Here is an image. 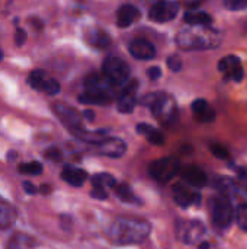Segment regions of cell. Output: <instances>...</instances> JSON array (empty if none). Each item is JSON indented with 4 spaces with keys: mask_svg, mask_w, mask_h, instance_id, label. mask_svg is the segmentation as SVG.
Instances as JSON below:
<instances>
[{
    "mask_svg": "<svg viewBox=\"0 0 247 249\" xmlns=\"http://www.w3.org/2000/svg\"><path fill=\"white\" fill-rule=\"evenodd\" d=\"M151 226L147 220L135 217H118L109 228L108 236L115 245H134L150 235Z\"/></svg>",
    "mask_w": 247,
    "mask_h": 249,
    "instance_id": "6da1fadb",
    "label": "cell"
},
{
    "mask_svg": "<svg viewBox=\"0 0 247 249\" xmlns=\"http://www.w3.org/2000/svg\"><path fill=\"white\" fill-rule=\"evenodd\" d=\"M141 104L144 107H148L153 112V115L163 124H172L176 121L178 111L170 96H167L163 92H154L143 96Z\"/></svg>",
    "mask_w": 247,
    "mask_h": 249,
    "instance_id": "7a4b0ae2",
    "label": "cell"
},
{
    "mask_svg": "<svg viewBox=\"0 0 247 249\" xmlns=\"http://www.w3.org/2000/svg\"><path fill=\"white\" fill-rule=\"evenodd\" d=\"M211 219L215 228L229 229L234 219V210L226 194L215 196L211 201Z\"/></svg>",
    "mask_w": 247,
    "mask_h": 249,
    "instance_id": "3957f363",
    "label": "cell"
},
{
    "mask_svg": "<svg viewBox=\"0 0 247 249\" xmlns=\"http://www.w3.org/2000/svg\"><path fill=\"white\" fill-rule=\"evenodd\" d=\"M102 73L116 88V86H121L128 82L130 66L127 64L125 60H122L116 55H109L105 58V61L102 64Z\"/></svg>",
    "mask_w": 247,
    "mask_h": 249,
    "instance_id": "277c9868",
    "label": "cell"
},
{
    "mask_svg": "<svg viewBox=\"0 0 247 249\" xmlns=\"http://www.w3.org/2000/svg\"><path fill=\"white\" fill-rule=\"evenodd\" d=\"M148 172L157 182L166 184L181 172V162L173 156L162 158L150 163Z\"/></svg>",
    "mask_w": 247,
    "mask_h": 249,
    "instance_id": "5b68a950",
    "label": "cell"
},
{
    "mask_svg": "<svg viewBox=\"0 0 247 249\" xmlns=\"http://www.w3.org/2000/svg\"><path fill=\"white\" fill-rule=\"evenodd\" d=\"M84 88H86V92L96 95V96H100V98H105L108 101H112V98H114L115 86L109 82V79L103 73L89 74L86 77Z\"/></svg>",
    "mask_w": 247,
    "mask_h": 249,
    "instance_id": "8992f818",
    "label": "cell"
},
{
    "mask_svg": "<svg viewBox=\"0 0 247 249\" xmlns=\"http://www.w3.org/2000/svg\"><path fill=\"white\" fill-rule=\"evenodd\" d=\"M204 232H205L204 225L197 222V220H189V222L179 220L178 225H176V235H178V238L183 244H188V245L197 244L199 241V238L204 235Z\"/></svg>",
    "mask_w": 247,
    "mask_h": 249,
    "instance_id": "52a82bcc",
    "label": "cell"
},
{
    "mask_svg": "<svg viewBox=\"0 0 247 249\" xmlns=\"http://www.w3.org/2000/svg\"><path fill=\"white\" fill-rule=\"evenodd\" d=\"M178 12H179V3L169 1V0H162V1L151 6L148 16L154 22L165 23V22H169V20L175 19L178 16Z\"/></svg>",
    "mask_w": 247,
    "mask_h": 249,
    "instance_id": "ba28073f",
    "label": "cell"
},
{
    "mask_svg": "<svg viewBox=\"0 0 247 249\" xmlns=\"http://www.w3.org/2000/svg\"><path fill=\"white\" fill-rule=\"evenodd\" d=\"M52 109H54L55 115L63 121V124H64L71 133L76 131V130L83 128L82 117H80V114H79L74 108H71V107H68V105H66V104L57 102V104L52 107Z\"/></svg>",
    "mask_w": 247,
    "mask_h": 249,
    "instance_id": "9c48e42d",
    "label": "cell"
},
{
    "mask_svg": "<svg viewBox=\"0 0 247 249\" xmlns=\"http://www.w3.org/2000/svg\"><path fill=\"white\" fill-rule=\"evenodd\" d=\"M173 198L176 204L182 209H188L191 206H199L201 204V194L191 191L186 185L178 182L173 185Z\"/></svg>",
    "mask_w": 247,
    "mask_h": 249,
    "instance_id": "30bf717a",
    "label": "cell"
},
{
    "mask_svg": "<svg viewBox=\"0 0 247 249\" xmlns=\"http://www.w3.org/2000/svg\"><path fill=\"white\" fill-rule=\"evenodd\" d=\"M137 89H138L137 80H130V83L125 85V88L122 89V92L118 98V111L119 112L130 114L134 111V108L137 105V99H135Z\"/></svg>",
    "mask_w": 247,
    "mask_h": 249,
    "instance_id": "8fae6325",
    "label": "cell"
},
{
    "mask_svg": "<svg viewBox=\"0 0 247 249\" xmlns=\"http://www.w3.org/2000/svg\"><path fill=\"white\" fill-rule=\"evenodd\" d=\"M218 70L226 74L227 79H231L234 82H242L243 79V66L239 57L236 55H227L218 63Z\"/></svg>",
    "mask_w": 247,
    "mask_h": 249,
    "instance_id": "7c38bea8",
    "label": "cell"
},
{
    "mask_svg": "<svg viewBox=\"0 0 247 249\" xmlns=\"http://www.w3.org/2000/svg\"><path fill=\"white\" fill-rule=\"evenodd\" d=\"M128 51L130 54L137 58V60H153L157 54L156 51V47L147 41V39H143V38H137V39H132L128 45Z\"/></svg>",
    "mask_w": 247,
    "mask_h": 249,
    "instance_id": "4fadbf2b",
    "label": "cell"
},
{
    "mask_svg": "<svg viewBox=\"0 0 247 249\" xmlns=\"http://www.w3.org/2000/svg\"><path fill=\"white\" fill-rule=\"evenodd\" d=\"M98 150L103 156L118 159V158L124 156V153L127 152V144H125V142L122 139L106 137L102 143L98 144Z\"/></svg>",
    "mask_w": 247,
    "mask_h": 249,
    "instance_id": "5bb4252c",
    "label": "cell"
},
{
    "mask_svg": "<svg viewBox=\"0 0 247 249\" xmlns=\"http://www.w3.org/2000/svg\"><path fill=\"white\" fill-rule=\"evenodd\" d=\"M181 175L189 185H192L195 188H202L208 184V178H207L205 172L199 166H195V165L185 166L181 171Z\"/></svg>",
    "mask_w": 247,
    "mask_h": 249,
    "instance_id": "9a60e30c",
    "label": "cell"
},
{
    "mask_svg": "<svg viewBox=\"0 0 247 249\" xmlns=\"http://www.w3.org/2000/svg\"><path fill=\"white\" fill-rule=\"evenodd\" d=\"M192 112L199 123H213L215 120V111L205 99L194 101L192 102Z\"/></svg>",
    "mask_w": 247,
    "mask_h": 249,
    "instance_id": "2e32d148",
    "label": "cell"
},
{
    "mask_svg": "<svg viewBox=\"0 0 247 249\" xmlns=\"http://www.w3.org/2000/svg\"><path fill=\"white\" fill-rule=\"evenodd\" d=\"M16 222V210L15 207L0 196V231H6L12 228Z\"/></svg>",
    "mask_w": 247,
    "mask_h": 249,
    "instance_id": "e0dca14e",
    "label": "cell"
},
{
    "mask_svg": "<svg viewBox=\"0 0 247 249\" xmlns=\"http://www.w3.org/2000/svg\"><path fill=\"white\" fill-rule=\"evenodd\" d=\"M138 15H140V12L135 6L122 4L116 12V25L119 28H128L130 25H132L135 22Z\"/></svg>",
    "mask_w": 247,
    "mask_h": 249,
    "instance_id": "ac0fdd59",
    "label": "cell"
},
{
    "mask_svg": "<svg viewBox=\"0 0 247 249\" xmlns=\"http://www.w3.org/2000/svg\"><path fill=\"white\" fill-rule=\"evenodd\" d=\"M86 41L96 50H105L111 44L109 35L100 28H92L86 34Z\"/></svg>",
    "mask_w": 247,
    "mask_h": 249,
    "instance_id": "d6986e66",
    "label": "cell"
},
{
    "mask_svg": "<svg viewBox=\"0 0 247 249\" xmlns=\"http://www.w3.org/2000/svg\"><path fill=\"white\" fill-rule=\"evenodd\" d=\"M61 178L71 187H82L87 179V174L80 168L66 166L61 172Z\"/></svg>",
    "mask_w": 247,
    "mask_h": 249,
    "instance_id": "ffe728a7",
    "label": "cell"
},
{
    "mask_svg": "<svg viewBox=\"0 0 247 249\" xmlns=\"http://www.w3.org/2000/svg\"><path fill=\"white\" fill-rule=\"evenodd\" d=\"M137 133L138 134H143L147 137V140L154 144V146H162L165 143V136L160 130L148 125V124H138L137 125Z\"/></svg>",
    "mask_w": 247,
    "mask_h": 249,
    "instance_id": "44dd1931",
    "label": "cell"
},
{
    "mask_svg": "<svg viewBox=\"0 0 247 249\" xmlns=\"http://www.w3.org/2000/svg\"><path fill=\"white\" fill-rule=\"evenodd\" d=\"M183 20L189 25L195 26H210L211 25V16L205 12H194L188 10L183 16Z\"/></svg>",
    "mask_w": 247,
    "mask_h": 249,
    "instance_id": "7402d4cb",
    "label": "cell"
},
{
    "mask_svg": "<svg viewBox=\"0 0 247 249\" xmlns=\"http://www.w3.org/2000/svg\"><path fill=\"white\" fill-rule=\"evenodd\" d=\"M114 191H115V196L124 201V203H128V204H140L141 201L135 197V194L131 191V188L125 184H116L114 187Z\"/></svg>",
    "mask_w": 247,
    "mask_h": 249,
    "instance_id": "603a6c76",
    "label": "cell"
},
{
    "mask_svg": "<svg viewBox=\"0 0 247 249\" xmlns=\"http://www.w3.org/2000/svg\"><path fill=\"white\" fill-rule=\"evenodd\" d=\"M92 185L93 187H102V188L108 190V188H114L116 185V181L109 174H96L92 177Z\"/></svg>",
    "mask_w": 247,
    "mask_h": 249,
    "instance_id": "cb8c5ba5",
    "label": "cell"
},
{
    "mask_svg": "<svg viewBox=\"0 0 247 249\" xmlns=\"http://www.w3.org/2000/svg\"><path fill=\"white\" fill-rule=\"evenodd\" d=\"M47 79H48V76H47L42 70H33V71L29 74V77H28V83H29L33 89L42 90V89H44V85H45V82H47Z\"/></svg>",
    "mask_w": 247,
    "mask_h": 249,
    "instance_id": "d4e9b609",
    "label": "cell"
},
{
    "mask_svg": "<svg viewBox=\"0 0 247 249\" xmlns=\"http://www.w3.org/2000/svg\"><path fill=\"white\" fill-rule=\"evenodd\" d=\"M234 219H236V223L237 226L243 231L247 232V203L240 204L236 212H234Z\"/></svg>",
    "mask_w": 247,
    "mask_h": 249,
    "instance_id": "484cf974",
    "label": "cell"
},
{
    "mask_svg": "<svg viewBox=\"0 0 247 249\" xmlns=\"http://www.w3.org/2000/svg\"><path fill=\"white\" fill-rule=\"evenodd\" d=\"M19 172L25 174V175H39V174H42V165L39 162H36V160L20 163L19 165Z\"/></svg>",
    "mask_w": 247,
    "mask_h": 249,
    "instance_id": "4316f807",
    "label": "cell"
},
{
    "mask_svg": "<svg viewBox=\"0 0 247 249\" xmlns=\"http://www.w3.org/2000/svg\"><path fill=\"white\" fill-rule=\"evenodd\" d=\"M79 102L86 104V105H108L111 101L100 98V96H96V95H92L89 92H84L79 96Z\"/></svg>",
    "mask_w": 247,
    "mask_h": 249,
    "instance_id": "83f0119b",
    "label": "cell"
},
{
    "mask_svg": "<svg viewBox=\"0 0 247 249\" xmlns=\"http://www.w3.org/2000/svg\"><path fill=\"white\" fill-rule=\"evenodd\" d=\"M60 83L55 80V79H51V77H48L47 79V82H45V85H44V92L45 93H48V95H57L58 92H60Z\"/></svg>",
    "mask_w": 247,
    "mask_h": 249,
    "instance_id": "f1b7e54d",
    "label": "cell"
},
{
    "mask_svg": "<svg viewBox=\"0 0 247 249\" xmlns=\"http://www.w3.org/2000/svg\"><path fill=\"white\" fill-rule=\"evenodd\" d=\"M26 238L25 236H19V235H16V236H13L12 239H10V242L7 244V247L6 249H26Z\"/></svg>",
    "mask_w": 247,
    "mask_h": 249,
    "instance_id": "f546056e",
    "label": "cell"
},
{
    "mask_svg": "<svg viewBox=\"0 0 247 249\" xmlns=\"http://www.w3.org/2000/svg\"><path fill=\"white\" fill-rule=\"evenodd\" d=\"M167 67L173 71V73H178L182 70V58L176 54H172L169 58H167Z\"/></svg>",
    "mask_w": 247,
    "mask_h": 249,
    "instance_id": "4dcf8cb0",
    "label": "cell"
},
{
    "mask_svg": "<svg viewBox=\"0 0 247 249\" xmlns=\"http://www.w3.org/2000/svg\"><path fill=\"white\" fill-rule=\"evenodd\" d=\"M211 152L215 158L218 159H229V150L223 146V144H211Z\"/></svg>",
    "mask_w": 247,
    "mask_h": 249,
    "instance_id": "1f68e13d",
    "label": "cell"
},
{
    "mask_svg": "<svg viewBox=\"0 0 247 249\" xmlns=\"http://www.w3.org/2000/svg\"><path fill=\"white\" fill-rule=\"evenodd\" d=\"M226 6L230 10H243L247 9V0H224Z\"/></svg>",
    "mask_w": 247,
    "mask_h": 249,
    "instance_id": "d6a6232c",
    "label": "cell"
},
{
    "mask_svg": "<svg viewBox=\"0 0 247 249\" xmlns=\"http://www.w3.org/2000/svg\"><path fill=\"white\" fill-rule=\"evenodd\" d=\"M90 196H92L93 198H96V200H106V198H108V193H106V190L102 188V187H93Z\"/></svg>",
    "mask_w": 247,
    "mask_h": 249,
    "instance_id": "836d02e7",
    "label": "cell"
},
{
    "mask_svg": "<svg viewBox=\"0 0 247 249\" xmlns=\"http://www.w3.org/2000/svg\"><path fill=\"white\" fill-rule=\"evenodd\" d=\"M26 36H28V34H26V31L25 29H16V34H15V44L17 45V47H20V45H23L25 42H26Z\"/></svg>",
    "mask_w": 247,
    "mask_h": 249,
    "instance_id": "e575fe53",
    "label": "cell"
},
{
    "mask_svg": "<svg viewBox=\"0 0 247 249\" xmlns=\"http://www.w3.org/2000/svg\"><path fill=\"white\" fill-rule=\"evenodd\" d=\"M147 74H148V77H150L151 80H157V79L162 77V69L157 67V66H153V67L148 69Z\"/></svg>",
    "mask_w": 247,
    "mask_h": 249,
    "instance_id": "d590c367",
    "label": "cell"
},
{
    "mask_svg": "<svg viewBox=\"0 0 247 249\" xmlns=\"http://www.w3.org/2000/svg\"><path fill=\"white\" fill-rule=\"evenodd\" d=\"M45 155H47V158L48 159H52V160H60L61 159V153L57 150V149H48L47 152H45Z\"/></svg>",
    "mask_w": 247,
    "mask_h": 249,
    "instance_id": "8d00e7d4",
    "label": "cell"
},
{
    "mask_svg": "<svg viewBox=\"0 0 247 249\" xmlns=\"http://www.w3.org/2000/svg\"><path fill=\"white\" fill-rule=\"evenodd\" d=\"M23 188H25V191L28 193V194H35L36 193V188H35V185H32L31 182H23Z\"/></svg>",
    "mask_w": 247,
    "mask_h": 249,
    "instance_id": "74e56055",
    "label": "cell"
},
{
    "mask_svg": "<svg viewBox=\"0 0 247 249\" xmlns=\"http://www.w3.org/2000/svg\"><path fill=\"white\" fill-rule=\"evenodd\" d=\"M83 118H86L87 121H93L95 120V112L92 109H86V111H83Z\"/></svg>",
    "mask_w": 247,
    "mask_h": 249,
    "instance_id": "f35d334b",
    "label": "cell"
},
{
    "mask_svg": "<svg viewBox=\"0 0 247 249\" xmlns=\"http://www.w3.org/2000/svg\"><path fill=\"white\" fill-rule=\"evenodd\" d=\"M204 1H205V0H192V1L188 3V7H189L191 10H194V9L199 7V4H202Z\"/></svg>",
    "mask_w": 247,
    "mask_h": 249,
    "instance_id": "ab89813d",
    "label": "cell"
},
{
    "mask_svg": "<svg viewBox=\"0 0 247 249\" xmlns=\"http://www.w3.org/2000/svg\"><path fill=\"white\" fill-rule=\"evenodd\" d=\"M49 190H51V188H49L48 185H44V187H41V193H44V194H48V193H49Z\"/></svg>",
    "mask_w": 247,
    "mask_h": 249,
    "instance_id": "60d3db41",
    "label": "cell"
},
{
    "mask_svg": "<svg viewBox=\"0 0 247 249\" xmlns=\"http://www.w3.org/2000/svg\"><path fill=\"white\" fill-rule=\"evenodd\" d=\"M210 248V244L208 242H202L201 245H199V249H208Z\"/></svg>",
    "mask_w": 247,
    "mask_h": 249,
    "instance_id": "b9f144b4",
    "label": "cell"
},
{
    "mask_svg": "<svg viewBox=\"0 0 247 249\" xmlns=\"http://www.w3.org/2000/svg\"><path fill=\"white\" fill-rule=\"evenodd\" d=\"M1 60H3V51L0 50V61H1Z\"/></svg>",
    "mask_w": 247,
    "mask_h": 249,
    "instance_id": "7bdbcfd3",
    "label": "cell"
}]
</instances>
